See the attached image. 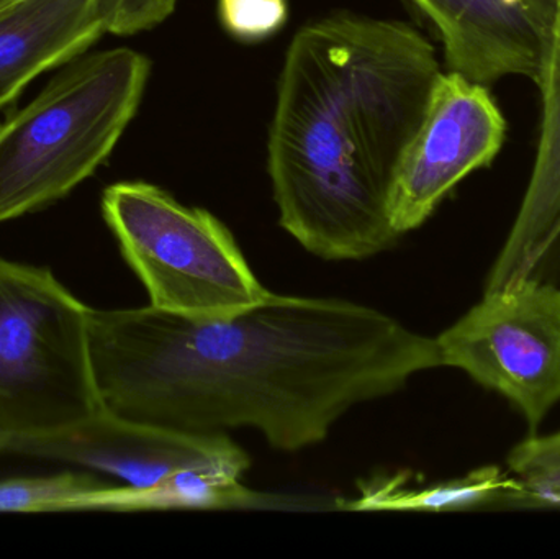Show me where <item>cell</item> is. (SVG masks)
<instances>
[{"label": "cell", "instance_id": "13", "mask_svg": "<svg viewBox=\"0 0 560 559\" xmlns=\"http://www.w3.org/2000/svg\"><path fill=\"white\" fill-rule=\"evenodd\" d=\"M107 488L108 485L79 473L9 479L0 482V514L104 511Z\"/></svg>", "mask_w": 560, "mask_h": 559}, {"label": "cell", "instance_id": "19", "mask_svg": "<svg viewBox=\"0 0 560 559\" xmlns=\"http://www.w3.org/2000/svg\"><path fill=\"white\" fill-rule=\"evenodd\" d=\"M512 2H515V3H525V2H529V0H512Z\"/></svg>", "mask_w": 560, "mask_h": 559}, {"label": "cell", "instance_id": "2", "mask_svg": "<svg viewBox=\"0 0 560 559\" xmlns=\"http://www.w3.org/2000/svg\"><path fill=\"white\" fill-rule=\"evenodd\" d=\"M410 23L341 12L302 26L280 72L268 167L279 223L331 261L398 240L390 190L441 74Z\"/></svg>", "mask_w": 560, "mask_h": 559}, {"label": "cell", "instance_id": "3", "mask_svg": "<svg viewBox=\"0 0 560 559\" xmlns=\"http://www.w3.org/2000/svg\"><path fill=\"white\" fill-rule=\"evenodd\" d=\"M150 72V59L130 48L81 56L0 125V223L51 206L97 171Z\"/></svg>", "mask_w": 560, "mask_h": 559}, {"label": "cell", "instance_id": "1", "mask_svg": "<svg viewBox=\"0 0 560 559\" xmlns=\"http://www.w3.org/2000/svg\"><path fill=\"white\" fill-rule=\"evenodd\" d=\"M89 354L112 416L180 432L255 429L299 452L359 404L443 366L436 338L342 299L269 295L215 317L89 307Z\"/></svg>", "mask_w": 560, "mask_h": 559}, {"label": "cell", "instance_id": "18", "mask_svg": "<svg viewBox=\"0 0 560 559\" xmlns=\"http://www.w3.org/2000/svg\"><path fill=\"white\" fill-rule=\"evenodd\" d=\"M19 2V0H0V12H2L3 9H7V7L12 5V3Z\"/></svg>", "mask_w": 560, "mask_h": 559}, {"label": "cell", "instance_id": "4", "mask_svg": "<svg viewBox=\"0 0 560 559\" xmlns=\"http://www.w3.org/2000/svg\"><path fill=\"white\" fill-rule=\"evenodd\" d=\"M102 410L88 305L49 269L0 258V433L55 435Z\"/></svg>", "mask_w": 560, "mask_h": 559}, {"label": "cell", "instance_id": "8", "mask_svg": "<svg viewBox=\"0 0 560 559\" xmlns=\"http://www.w3.org/2000/svg\"><path fill=\"white\" fill-rule=\"evenodd\" d=\"M13 455L94 469L137 489L151 488L187 469L242 479L252 465L248 453L226 433L180 432L120 419L107 410L55 435L16 439Z\"/></svg>", "mask_w": 560, "mask_h": 559}, {"label": "cell", "instance_id": "10", "mask_svg": "<svg viewBox=\"0 0 560 559\" xmlns=\"http://www.w3.org/2000/svg\"><path fill=\"white\" fill-rule=\"evenodd\" d=\"M535 84L541 94L535 164L509 238L490 269L486 291L536 279L548 281L560 256V0Z\"/></svg>", "mask_w": 560, "mask_h": 559}, {"label": "cell", "instance_id": "7", "mask_svg": "<svg viewBox=\"0 0 560 559\" xmlns=\"http://www.w3.org/2000/svg\"><path fill=\"white\" fill-rule=\"evenodd\" d=\"M506 130L487 85L456 71L441 72L395 171L388 206L395 233L423 225L460 180L490 166Z\"/></svg>", "mask_w": 560, "mask_h": 559}, {"label": "cell", "instance_id": "12", "mask_svg": "<svg viewBox=\"0 0 560 559\" xmlns=\"http://www.w3.org/2000/svg\"><path fill=\"white\" fill-rule=\"evenodd\" d=\"M523 502L522 488L513 476H505L499 468H482L464 478L421 491H407L397 479L362 489V498L351 502L359 511H469L500 502Z\"/></svg>", "mask_w": 560, "mask_h": 559}, {"label": "cell", "instance_id": "9", "mask_svg": "<svg viewBox=\"0 0 560 559\" xmlns=\"http://www.w3.org/2000/svg\"><path fill=\"white\" fill-rule=\"evenodd\" d=\"M440 33L447 71L490 85L509 75L536 81L556 0H413Z\"/></svg>", "mask_w": 560, "mask_h": 559}, {"label": "cell", "instance_id": "15", "mask_svg": "<svg viewBox=\"0 0 560 559\" xmlns=\"http://www.w3.org/2000/svg\"><path fill=\"white\" fill-rule=\"evenodd\" d=\"M223 25L236 38L259 42L287 20V0H220Z\"/></svg>", "mask_w": 560, "mask_h": 559}, {"label": "cell", "instance_id": "6", "mask_svg": "<svg viewBox=\"0 0 560 559\" xmlns=\"http://www.w3.org/2000/svg\"><path fill=\"white\" fill-rule=\"evenodd\" d=\"M436 343L443 366L505 397L533 430L560 403V288L549 281L483 292Z\"/></svg>", "mask_w": 560, "mask_h": 559}, {"label": "cell", "instance_id": "16", "mask_svg": "<svg viewBox=\"0 0 560 559\" xmlns=\"http://www.w3.org/2000/svg\"><path fill=\"white\" fill-rule=\"evenodd\" d=\"M107 33L133 35L153 28L176 9L177 0H101Z\"/></svg>", "mask_w": 560, "mask_h": 559}, {"label": "cell", "instance_id": "14", "mask_svg": "<svg viewBox=\"0 0 560 559\" xmlns=\"http://www.w3.org/2000/svg\"><path fill=\"white\" fill-rule=\"evenodd\" d=\"M506 463L522 488L523 502L560 508V432L526 439L510 452Z\"/></svg>", "mask_w": 560, "mask_h": 559}, {"label": "cell", "instance_id": "11", "mask_svg": "<svg viewBox=\"0 0 560 559\" xmlns=\"http://www.w3.org/2000/svg\"><path fill=\"white\" fill-rule=\"evenodd\" d=\"M104 33L101 0H19L0 12V110L42 72L81 58Z\"/></svg>", "mask_w": 560, "mask_h": 559}, {"label": "cell", "instance_id": "5", "mask_svg": "<svg viewBox=\"0 0 560 559\" xmlns=\"http://www.w3.org/2000/svg\"><path fill=\"white\" fill-rule=\"evenodd\" d=\"M102 213L158 311L215 317L271 295L232 232L206 209L137 180L107 187Z\"/></svg>", "mask_w": 560, "mask_h": 559}, {"label": "cell", "instance_id": "17", "mask_svg": "<svg viewBox=\"0 0 560 559\" xmlns=\"http://www.w3.org/2000/svg\"><path fill=\"white\" fill-rule=\"evenodd\" d=\"M15 436L2 435L0 433V453H13L15 452Z\"/></svg>", "mask_w": 560, "mask_h": 559}]
</instances>
